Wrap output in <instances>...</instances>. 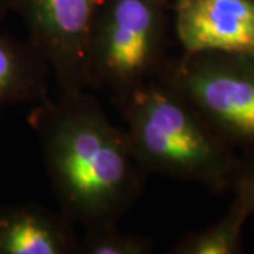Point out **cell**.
Segmentation results:
<instances>
[{
    "label": "cell",
    "mask_w": 254,
    "mask_h": 254,
    "mask_svg": "<svg viewBox=\"0 0 254 254\" xmlns=\"http://www.w3.org/2000/svg\"><path fill=\"white\" fill-rule=\"evenodd\" d=\"M60 210L85 227L119 223L140 199L147 174L88 91L46 96L28 115Z\"/></svg>",
    "instance_id": "6da1fadb"
},
{
    "label": "cell",
    "mask_w": 254,
    "mask_h": 254,
    "mask_svg": "<svg viewBox=\"0 0 254 254\" xmlns=\"http://www.w3.org/2000/svg\"><path fill=\"white\" fill-rule=\"evenodd\" d=\"M138 165L202 185L212 193L232 190L240 154L160 76L115 102Z\"/></svg>",
    "instance_id": "7a4b0ae2"
},
{
    "label": "cell",
    "mask_w": 254,
    "mask_h": 254,
    "mask_svg": "<svg viewBox=\"0 0 254 254\" xmlns=\"http://www.w3.org/2000/svg\"><path fill=\"white\" fill-rule=\"evenodd\" d=\"M173 0H106L92 33L89 89L118 102L158 78L168 60Z\"/></svg>",
    "instance_id": "3957f363"
},
{
    "label": "cell",
    "mask_w": 254,
    "mask_h": 254,
    "mask_svg": "<svg viewBox=\"0 0 254 254\" xmlns=\"http://www.w3.org/2000/svg\"><path fill=\"white\" fill-rule=\"evenodd\" d=\"M158 76L239 154H254V57L182 53L170 58Z\"/></svg>",
    "instance_id": "277c9868"
},
{
    "label": "cell",
    "mask_w": 254,
    "mask_h": 254,
    "mask_svg": "<svg viewBox=\"0 0 254 254\" xmlns=\"http://www.w3.org/2000/svg\"><path fill=\"white\" fill-rule=\"evenodd\" d=\"M106 0H9L61 92L88 91L92 33Z\"/></svg>",
    "instance_id": "5b68a950"
},
{
    "label": "cell",
    "mask_w": 254,
    "mask_h": 254,
    "mask_svg": "<svg viewBox=\"0 0 254 254\" xmlns=\"http://www.w3.org/2000/svg\"><path fill=\"white\" fill-rule=\"evenodd\" d=\"M171 13L184 54L254 57V0H173Z\"/></svg>",
    "instance_id": "8992f818"
},
{
    "label": "cell",
    "mask_w": 254,
    "mask_h": 254,
    "mask_svg": "<svg viewBox=\"0 0 254 254\" xmlns=\"http://www.w3.org/2000/svg\"><path fill=\"white\" fill-rule=\"evenodd\" d=\"M75 222L34 203L0 206V254H78Z\"/></svg>",
    "instance_id": "52a82bcc"
},
{
    "label": "cell",
    "mask_w": 254,
    "mask_h": 254,
    "mask_svg": "<svg viewBox=\"0 0 254 254\" xmlns=\"http://www.w3.org/2000/svg\"><path fill=\"white\" fill-rule=\"evenodd\" d=\"M50 65L30 41L0 33V108L48 96Z\"/></svg>",
    "instance_id": "ba28073f"
},
{
    "label": "cell",
    "mask_w": 254,
    "mask_h": 254,
    "mask_svg": "<svg viewBox=\"0 0 254 254\" xmlns=\"http://www.w3.org/2000/svg\"><path fill=\"white\" fill-rule=\"evenodd\" d=\"M250 215L233 196L222 218L198 232H192L171 247V254L245 253V226Z\"/></svg>",
    "instance_id": "9c48e42d"
},
{
    "label": "cell",
    "mask_w": 254,
    "mask_h": 254,
    "mask_svg": "<svg viewBox=\"0 0 254 254\" xmlns=\"http://www.w3.org/2000/svg\"><path fill=\"white\" fill-rule=\"evenodd\" d=\"M153 252L154 243L150 237L125 232L119 223L85 227L78 249L81 254H150Z\"/></svg>",
    "instance_id": "30bf717a"
},
{
    "label": "cell",
    "mask_w": 254,
    "mask_h": 254,
    "mask_svg": "<svg viewBox=\"0 0 254 254\" xmlns=\"http://www.w3.org/2000/svg\"><path fill=\"white\" fill-rule=\"evenodd\" d=\"M230 190L247 213L254 216V154H240Z\"/></svg>",
    "instance_id": "8fae6325"
},
{
    "label": "cell",
    "mask_w": 254,
    "mask_h": 254,
    "mask_svg": "<svg viewBox=\"0 0 254 254\" xmlns=\"http://www.w3.org/2000/svg\"><path fill=\"white\" fill-rule=\"evenodd\" d=\"M10 10L9 0H0V23L3 21V18L6 17L7 11Z\"/></svg>",
    "instance_id": "7c38bea8"
}]
</instances>
